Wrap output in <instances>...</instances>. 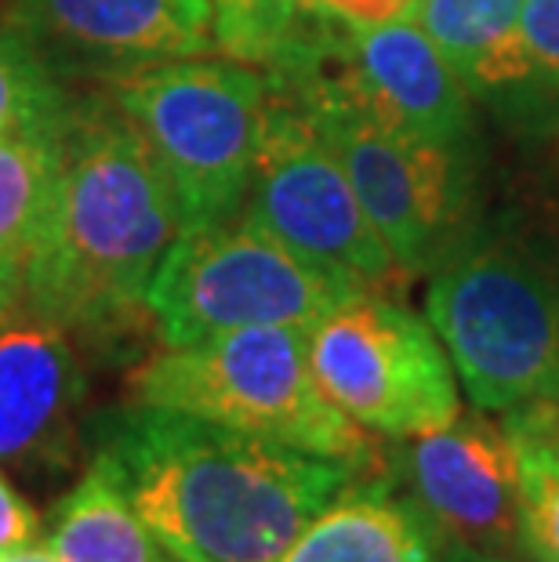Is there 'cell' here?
I'll list each match as a JSON object with an SVG mask.
<instances>
[{"instance_id":"603a6c76","label":"cell","mask_w":559,"mask_h":562,"mask_svg":"<svg viewBox=\"0 0 559 562\" xmlns=\"http://www.w3.org/2000/svg\"><path fill=\"white\" fill-rule=\"evenodd\" d=\"M436 562H523V559H513V552H487V548L444 541L436 552Z\"/></svg>"},{"instance_id":"7402d4cb","label":"cell","mask_w":559,"mask_h":562,"mask_svg":"<svg viewBox=\"0 0 559 562\" xmlns=\"http://www.w3.org/2000/svg\"><path fill=\"white\" fill-rule=\"evenodd\" d=\"M37 512L19 497V490L0 472V555H11L19 548L33 544L37 537Z\"/></svg>"},{"instance_id":"e0dca14e","label":"cell","mask_w":559,"mask_h":562,"mask_svg":"<svg viewBox=\"0 0 559 562\" xmlns=\"http://www.w3.org/2000/svg\"><path fill=\"white\" fill-rule=\"evenodd\" d=\"M58 142H0V308L22 302V272L37 244L58 171Z\"/></svg>"},{"instance_id":"2e32d148","label":"cell","mask_w":559,"mask_h":562,"mask_svg":"<svg viewBox=\"0 0 559 562\" xmlns=\"http://www.w3.org/2000/svg\"><path fill=\"white\" fill-rule=\"evenodd\" d=\"M516 453V548L530 562H559V400L541 396L502 414Z\"/></svg>"},{"instance_id":"d6986e66","label":"cell","mask_w":559,"mask_h":562,"mask_svg":"<svg viewBox=\"0 0 559 562\" xmlns=\"http://www.w3.org/2000/svg\"><path fill=\"white\" fill-rule=\"evenodd\" d=\"M211 8L219 52L258 69L277 63L299 22L294 0H211Z\"/></svg>"},{"instance_id":"6da1fadb","label":"cell","mask_w":559,"mask_h":562,"mask_svg":"<svg viewBox=\"0 0 559 562\" xmlns=\"http://www.w3.org/2000/svg\"><path fill=\"white\" fill-rule=\"evenodd\" d=\"M94 464L175 562H280L360 472L353 461L138 403L99 417Z\"/></svg>"},{"instance_id":"ac0fdd59","label":"cell","mask_w":559,"mask_h":562,"mask_svg":"<svg viewBox=\"0 0 559 562\" xmlns=\"http://www.w3.org/2000/svg\"><path fill=\"white\" fill-rule=\"evenodd\" d=\"M85 99L26 37L0 22V142H58Z\"/></svg>"},{"instance_id":"7c38bea8","label":"cell","mask_w":559,"mask_h":562,"mask_svg":"<svg viewBox=\"0 0 559 562\" xmlns=\"http://www.w3.org/2000/svg\"><path fill=\"white\" fill-rule=\"evenodd\" d=\"M85 363L74 338L26 305L0 308V464L66 472L80 453Z\"/></svg>"},{"instance_id":"9a60e30c","label":"cell","mask_w":559,"mask_h":562,"mask_svg":"<svg viewBox=\"0 0 559 562\" xmlns=\"http://www.w3.org/2000/svg\"><path fill=\"white\" fill-rule=\"evenodd\" d=\"M47 548L63 562H164L157 537L135 516L102 464L58 501Z\"/></svg>"},{"instance_id":"4fadbf2b","label":"cell","mask_w":559,"mask_h":562,"mask_svg":"<svg viewBox=\"0 0 559 562\" xmlns=\"http://www.w3.org/2000/svg\"><path fill=\"white\" fill-rule=\"evenodd\" d=\"M519 4L523 0H418L411 19L455 66L469 94L502 105L516 102L530 113L534 99L552 91V83L527 52Z\"/></svg>"},{"instance_id":"277c9868","label":"cell","mask_w":559,"mask_h":562,"mask_svg":"<svg viewBox=\"0 0 559 562\" xmlns=\"http://www.w3.org/2000/svg\"><path fill=\"white\" fill-rule=\"evenodd\" d=\"M127 403L182 411L320 458L367 464L371 439L309 370V327H244L197 345H164L127 374Z\"/></svg>"},{"instance_id":"ba28073f","label":"cell","mask_w":559,"mask_h":562,"mask_svg":"<svg viewBox=\"0 0 559 562\" xmlns=\"http://www.w3.org/2000/svg\"><path fill=\"white\" fill-rule=\"evenodd\" d=\"M309 370L324 396L367 432L425 436L458 422L455 363L433 323L360 291L309 327Z\"/></svg>"},{"instance_id":"52a82bcc","label":"cell","mask_w":559,"mask_h":562,"mask_svg":"<svg viewBox=\"0 0 559 562\" xmlns=\"http://www.w3.org/2000/svg\"><path fill=\"white\" fill-rule=\"evenodd\" d=\"M360 291L236 214L178 233L146 308L164 345H197L244 327H313Z\"/></svg>"},{"instance_id":"7a4b0ae2","label":"cell","mask_w":559,"mask_h":562,"mask_svg":"<svg viewBox=\"0 0 559 562\" xmlns=\"http://www.w3.org/2000/svg\"><path fill=\"white\" fill-rule=\"evenodd\" d=\"M178 233L182 211L168 178L110 94L94 91L58 146L22 305L74 341L127 338L149 319L146 291Z\"/></svg>"},{"instance_id":"30bf717a","label":"cell","mask_w":559,"mask_h":562,"mask_svg":"<svg viewBox=\"0 0 559 562\" xmlns=\"http://www.w3.org/2000/svg\"><path fill=\"white\" fill-rule=\"evenodd\" d=\"M0 22L63 80L94 88L215 52L211 0H4Z\"/></svg>"},{"instance_id":"cb8c5ba5","label":"cell","mask_w":559,"mask_h":562,"mask_svg":"<svg viewBox=\"0 0 559 562\" xmlns=\"http://www.w3.org/2000/svg\"><path fill=\"white\" fill-rule=\"evenodd\" d=\"M0 562H63L47 544H26L11 555H0Z\"/></svg>"},{"instance_id":"8992f818","label":"cell","mask_w":559,"mask_h":562,"mask_svg":"<svg viewBox=\"0 0 559 562\" xmlns=\"http://www.w3.org/2000/svg\"><path fill=\"white\" fill-rule=\"evenodd\" d=\"M335 153L367 218L403 269H433L469 229V164L461 146L411 135L316 77L266 74Z\"/></svg>"},{"instance_id":"5bb4252c","label":"cell","mask_w":559,"mask_h":562,"mask_svg":"<svg viewBox=\"0 0 559 562\" xmlns=\"http://www.w3.org/2000/svg\"><path fill=\"white\" fill-rule=\"evenodd\" d=\"M439 537L392 483L345 486L280 562H436Z\"/></svg>"},{"instance_id":"8fae6325","label":"cell","mask_w":559,"mask_h":562,"mask_svg":"<svg viewBox=\"0 0 559 562\" xmlns=\"http://www.w3.org/2000/svg\"><path fill=\"white\" fill-rule=\"evenodd\" d=\"M392 472L439 541L487 552L516 548L519 475L502 425L483 414H458L455 425L400 439Z\"/></svg>"},{"instance_id":"5b68a950","label":"cell","mask_w":559,"mask_h":562,"mask_svg":"<svg viewBox=\"0 0 559 562\" xmlns=\"http://www.w3.org/2000/svg\"><path fill=\"white\" fill-rule=\"evenodd\" d=\"M116 113L168 178L182 229L244 211L269 105L266 69L236 58H178L116 80Z\"/></svg>"},{"instance_id":"ffe728a7","label":"cell","mask_w":559,"mask_h":562,"mask_svg":"<svg viewBox=\"0 0 559 562\" xmlns=\"http://www.w3.org/2000/svg\"><path fill=\"white\" fill-rule=\"evenodd\" d=\"M519 33L527 41L534 66L559 91V0H523Z\"/></svg>"},{"instance_id":"d4e9b609","label":"cell","mask_w":559,"mask_h":562,"mask_svg":"<svg viewBox=\"0 0 559 562\" xmlns=\"http://www.w3.org/2000/svg\"><path fill=\"white\" fill-rule=\"evenodd\" d=\"M556 400H559V396H556Z\"/></svg>"},{"instance_id":"3957f363","label":"cell","mask_w":559,"mask_h":562,"mask_svg":"<svg viewBox=\"0 0 559 562\" xmlns=\"http://www.w3.org/2000/svg\"><path fill=\"white\" fill-rule=\"evenodd\" d=\"M425 313L476 411L559 396V272L519 233H461L436 258Z\"/></svg>"},{"instance_id":"9c48e42d","label":"cell","mask_w":559,"mask_h":562,"mask_svg":"<svg viewBox=\"0 0 559 562\" xmlns=\"http://www.w3.org/2000/svg\"><path fill=\"white\" fill-rule=\"evenodd\" d=\"M241 214L299 258L364 291L407 280V269L367 218L327 142L299 105L272 88Z\"/></svg>"},{"instance_id":"44dd1931","label":"cell","mask_w":559,"mask_h":562,"mask_svg":"<svg viewBox=\"0 0 559 562\" xmlns=\"http://www.w3.org/2000/svg\"><path fill=\"white\" fill-rule=\"evenodd\" d=\"M418 0H294L299 15H335L349 22H389L411 19Z\"/></svg>"}]
</instances>
